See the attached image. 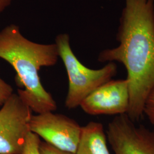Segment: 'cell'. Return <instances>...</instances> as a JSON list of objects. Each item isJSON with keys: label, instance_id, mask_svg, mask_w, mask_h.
<instances>
[{"label": "cell", "instance_id": "cell-13", "mask_svg": "<svg viewBox=\"0 0 154 154\" xmlns=\"http://www.w3.org/2000/svg\"><path fill=\"white\" fill-rule=\"evenodd\" d=\"M13 0H0V13L4 11L11 4Z\"/></svg>", "mask_w": 154, "mask_h": 154}, {"label": "cell", "instance_id": "cell-3", "mask_svg": "<svg viewBox=\"0 0 154 154\" xmlns=\"http://www.w3.org/2000/svg\"><path fill=\"white\" fill-rule=\"evenodd\" d=\"M55 44L69 78V90L65 99L67 109L80 106L83 100L95 89L116 75L117 67L112 62L97 70L84 66L72 50L69 34L58 35Z\"/></svg>", "mask_w": 154, "mask_h": 154}, {"label": "cell", "instance_id": "cell-6", "mask_svg": "<svg viewBox=\"0 0 154 154\" xmlns=\"http://www.w3.org/2000/svg\"><path fill=\"white\" fill-rule=\"evenodd\" d=\"M126 114L109 123L107 137L115 154H154V131L137 126Z\"/></svg>", "mask_w": 154, "mask_h": 154}, {"label": "cell", "instance_id": "cell-1", "mask_svg": "<svg viewBox=\"0 0 154 154\" xmlns=\"http://www.w3.org/2000/svg\"><path fill=\"white\" fill-rule=\"evenodd\" d=\"M154 0H125L117 34L119 45L103 50L102 62L117 61L126 69L130 92L127 115L135 122L154 90Z\"/></svg>", "mask_w": 154, "mask_h": 154}, {"label": "cell", "instance_id": "cell-12", "mask_svg": "<svg viewBox=\"0 0 154 154\" xmlns=\"http://www.w3.org/2000/svg\"><path fill=\"white\" fill-rule=\"evenodd\" d=\"M39 152L41 154H75L60 150L46 142L40 143Z\"/></svg>", "mask_w": 154, "mask_h": 154}, {"label": "cell", "instance_id": "cell-2", "mask_svg": "<svg viewBox=\"0 0 154 154\" xmlns=\"http://www.w3.org/2000/svg\"><path fill=\"white\" fill-rule=\"evenodd\" d=\"M55 44H41L26 38L19 26L11 24L0 31V58L16 72L18 95L37 114L54 111L57 105L42 85L39 72L55 65L59 58Z\"/></svg>", "mask_w": 154, "mask_h": 154}, {"label": "cell", "instance_id": "cell-4", "mask_svg": "<svg viewBox=\"0 0 154 154\" xmlns=\"http://www.w3.org/2000/svg\"><path fill=\"white\" fill-rule=\"evenodd\" d=\"M0 110V154H21L29 132L32 110L13 93Z\"/></svg>", "mask_w": 154, "mask_h": 154}, {"label": "cell", "instance_id": "cell-10", "mask_svg": "<svg viewBox=\"0 0 154 154\" xmlns=\"http://www.w3.org/2000/svg\"><path fill=\"white\" fill-rule=\"evenodd\" d=\"M144 114L147 116L149 121L154 126V90L150 94L144 108Z\"/></svg>", "mask_w": 154, "mask_h": 154}, {"label": "cell", "instance_id": "cell-11", "mask_svg": "<svg viewBox=\"0 0 154 154\" xmlns=\"http://www.w3.org/2000/svg\"><path fill=\"white\" fill-rule=\"evenodd\" d=\"M13 94V89L11 86L0 77V106H2Z\"/></svg>", "mask_w": 154, "mask_h": 154}, {"label": "cell", "instance_id": "cell-5", "mask_svg": "<svg viewBox=\"0 0 154 154\" xmlns=\"http://www.w3.org/2000/svg\"><path fill=\"white\" fill-rule=\"evenodd\" d=\"M29 128L56 149L76 153L82 127L68 116L52 111L33 115Z\"/></svg>", "mask_w": 154, "mask_h": 154}, {"label": "cell", "instance_id": "cell-9", "mask_svg": "<svg viewBox=\"0 0 154 154\" xmlns=\"http://www.w3.org/2000/svg\"><path fill=\"white\" fill-rule=\"evenodd\" d=\"M40 143V139L37 134L29 132L21 154H41L39 152Z\"/></svg>", "mask_w": 154, "mask_h": 154}, {"label": "cell", "instance_id": "cell-8", "mask_svg": "<svg viewBox=\"0 0 154 154\" xmlns=\"http://www.w3.org/2000/svg\"><path fill=\"white\" fill-rule=\"evenodd\" d=\"M102 123L90 122L82 127L75 154H110Z\"/></svg>", "mask_w": 154, "mask_h": 154}, {"label": "cell", "instance_id": "cell-7", "mask_svg": "<svg viewBox=\"0 0 154 154\" xmlns=\"http://www.w3.org/2000/svg\"><path fill=\"white\" fill-rule=\"evenodd\" d=\"M130 104V92L126 79L112 80L95 89L80 105L91 116L127 114Z\"/></svg>", "mask_w": 154, "mask_h": 154}]
</instances>
